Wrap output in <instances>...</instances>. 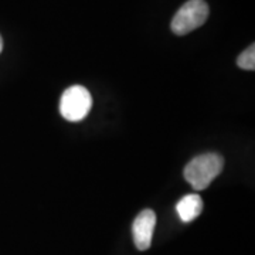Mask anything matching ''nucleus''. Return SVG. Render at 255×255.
<instances>
[{"label": "nucleus", "instance_id": "f257e3e1", "mask_svg": "<svg viewBox=\"0 0 255 255\" xmlns=\"http://www.w3.org/2000/svg\"><path fill=\"white\" fill-rule=\"evenodd\" d=\"M224 169V159L219 153L196 156L184 167V179L194 190L207 189Z\"/></svg>", "mask_w": 255, "mask_h": 255}, {"label": "nucleus", "instance_id": "f03ea898", "mask_svg": "<svg viewBox=\"0 0 255 255\" xmlns=\"http://www.w3.org/2000/svg\"><path fill=\"white\" fill-rule=\"evenodd\" d=\"M209 4L204 0H189L183 4L172 20V30L177 36H186L201 27L209 18Z\"/></svg>", "mask_w": 255, "mask_h": 255}, {"label": "nucleus", "instance_id": "7ed1b4c3", "mask_svg": "<svg viewBox=\"0 0 255 255\" xmlns=\"http://www.w3.org/2000/svg\"><path fill=\"white\" fill-rule=\"evenodd\" d=\"M91 108V94L85 87L81 85H74L67 88L60 101V112L63 118L70 122H80L85 119Z\"/></svg>", "mask_w": 255, "mask_h": 255}, {"label": "nucleus", "instance_id": "20e7f679", "mask_svg": "<svg viewBox=\"0 0 255 255\" xmlns=\"http://www.w3.org/2000/svg\"><path fill=\"white\" fill-rule=\"evenodd\" d=\"M156 227V214L153 210L146 209L140 211L133 220L132 226V234H133V243L137 250L146 251L150 248L152 237Z\"/></svg>", "mask_w": 255, "mask_h": 255}, {"label": "nucleus", "instance_id": "39448f33", "mask_svg": "<svg viewBox=\"0 0 255 255\" xmlns=\"http://www.w3.org/2000/svg\"><path fill=\"white\" fill-rule=\"evenodd\" d=\"M176 210L182 221L190 223L200 216L203 211V200L199 194H187L177 203Z\"/></svg>", "mask_w": 255, "mask_h": 255}, {"label": "nucleus", "instance_id": "423d86ee", "mask_svg": "<svg viewBox=\"0 0 255 255\" xmlns=\"http://www.w3.org/2000/svg\"><path fill=\"white\" fill-rule=\"evenodd\" d=\"M237 64L240 68L247 70V71H254L255 70V46H251L247 48L246 51H243L238 55Z\"/></svg>", "mask_w": 255, "mask_h": 255}, {"label": "nucleus", "instance_id": "0eeeda50", "mask_svg": "<svg viewBox=\"0 0 255 255\" xmlns=\"http://www.w3.org/2000/svg\"><path fill=\"white\" fill-rule=\"evenodd\" d=\"M1 50H3V38L0 36V53H1Z\"/></svg>", "mask_w": 255, "mask_h": 255}]
</instances>
